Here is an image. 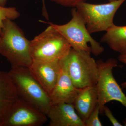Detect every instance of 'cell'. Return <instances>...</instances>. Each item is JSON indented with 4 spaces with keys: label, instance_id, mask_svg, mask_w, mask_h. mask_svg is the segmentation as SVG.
Wrapping results in <instances>:
<instances>
[{
    "label": "cell",
    "instance_id": "e0dca14e",
    "mask_svg": "<svg viewBox=\"0 0 126 126\" xmlns=\"http://www.w3.org/2000/svg\"><path fill=\"white\" fill-rule=\"evenodd\" d=\"M52 2L66 7H75L79 3L87 0H50Z\"/></svg>",
    "mask_w": 126,
    "mask_h": 126
},
{
    "label": "cell",
    "instance_id": "52a82bcc",
    "mask_svg": "<svg viewBox=\"0 0 126 126\" xmlns=\"http://www.w3.org/2000/svg\"><path fill=\"white\" fill-rule=\"evenodd\" d=\"M98 77L96 86L98 94V106L100 113H103L106 104L117 101L126 108V96L113 77V69L118 66V61L113 58L106 61H97Z\"/></svg>",
    "mask_w": 126,
    "mask_h": 126
},
{
    "label": "cell",
    "instance_id": "7a4b0ae2",
    "mask_svg": "<svg viewBox=\"0 0 126 126\" xmlns=\"http://www.w3.org/2000/svg\"><path fill=\"white\" fill-rule=\"evenodd\" d=\"M19 97L47 115L52 105L49 94L33 76L29 68H11L8 72Z\"/></svg>",
    "mask_w": 126,
    "mask_h": 126
},
{
    "label": "cell",
    "instance_id": "8992f818",
    "mask_svg": "<svg viewBox=\"0 0 126 126\" xmlns=\"http://www.w3.org/2000/svg\"><path fill=\"white\" fill-rule=\"evenodd\" d=\"M126 0H117L106 4L81 2L75 7L82 16L90 34L107 31L114 25L117 11Z\"/></svg>",
    "mask_w": 126,
    "mask_h": 126
},
{
    "label": "cell",
    "instance_id": "2e32d148",
    "mask_svg": "<svg viewBox=\"0 0 126 126\" xmlns=\"http://www.w3.org/2000/svg\"><path fill=\"white\" fill-rule=\"evenodd\" d=\"M99 109L97 105L89 116L84 122L85 126H102L101 122L99 119Z\"/></svg>",
    "mask_w": 126,
    "mask_h": 126
},
{
    "label": "cell",
    "instance_id": "9a60e30c",
    "mask_svg": "<svg viewBox=\"0 0 126 126\" xmlns=\"http://www.w3.org/2000/svg\"><path fill=\"white\" fill-rule=\"evenodd\" d=\"M20 16V14L16 8L5 7L0 6V35L4 26V22L6 19L14 20Z\"/></svg>",
    "mask_w": 126,
    "mask_h": 126
},
{
    "label": "cell",
    "instance_id": "7c38bea8",
    "mask_svg": "<svg viewBox=\"0 0 126 126\" xmlns=\"http://www.w3.org/2000/svg\"><path fill=\"white\" fill-rule=\"evenodd\" d=\"M19 98L8 72L0 70V126Z\"/></svg>",
    "mask_w": 126,
    "mask_h": 126
},
{
    "label": "cell",
    "instance_id": "30bf717a",
    "mask_svg": "<svg viewBox=\"0 0 126 126\" xmlns=\"http://www.w3.org/2000/svg\"><path fill=\"white\" fill-rule=\"evenodd\" d=\"M47 116L49 126H85L73 104H52Z\"/></svg>",
    "mask_w": 126,
    "mask_h": 126
},
{
    "label": "cell",
    "instance_id": "5bb4252c",
    "mask_svg": "<svg viewBox=\"0 0 126 126\" xmlns=\"http://www.w3.org/2000/svg\"><path fill=\"white\" fill-rule=\"evenodd\" d=\"M101 41L120 54H126V25L114 24L106 31Z\"/></svg>",
    "mask_w": 126,
    "mask_h": 126
},
{
    "label": "cell",
    "instance_id": "5b68a950",
    "mask_svg": "<svg viewBox=\"0 0 126 126\" xmlns=\"http://www.w3.org/2000/svg\"><path fill=\"white\" fill-rule=\"evenodd\" d=\"M71 13L72 19L64 24H55L50 22L47 23L63 36L72 48L92 53L96 56L102 53L104 48L91 36L83 18L75 7L72 9Z\"/></svg>",
    "mask_w": 126,
    "mask_h": 126
},
{
    "label": "cell",
    "instance_id": "9c48e42d",
    "mask_svg": "<svg viewBox=\"0 0 126 126\" xmlns=\"http://www.w3.org/2000/svg\"><path fill=\"white\" fill-rule=\"evenodd\" d=\"M29 68L34 78L49 95L59 75L61 70L60 61L33 60Z\"/></svg>",
    "mask_w": 126,
    "mask_h": 126
},
{
    "label": "cell",
    "instance_id": "3957f363",
    "mask_svg": "<svg viewBox=\"0 0 126 126\" xmlns=\"http://www.w3.org/2000/svg\"><path fill=\"white\" fill-rule=\"evenodd\" d=\"M86 51L71 48L65 58L60 61L75 86L82 89L96 84L98 77L97 63Z\"/></svg>",
    "mask_w": 126,
    "mask_h": 126
},
{
    "label": "cell",
    "instance_id": "44dd1931",
    "mask_svg": "<svg viewBox=\"0 0 126 126\" xmlns=\"http://www.w3.org/2000/svg\"><path fill=\"white\" fill-rule=\"evenodd\" d=\"M117 0H109V1H113Z\"/></svg>",
    "mask_w": 126,
    "mask_h": 126
},
{
    "label": "cell",
    "instance_id": "4fadbf2b",
    "mask_svg": "<svg viewBox=\"0 0 126 126\" xmlns=\"http://www.w3.org/2000/svg\"><path fill=\"white\" fill-rule=\"evenodd\" d=\"M73 104L77 113L84 122L98 105L96 85L82 89Z\"/></svg>",
    "mask_w": 126,
    "mask_h": 126
},
{
    "label": "cell",
    "instance_id": "8fae6325",
    "mask_svg": "<svg viewBox=\"0 0 126 126\" xmlns=\"http://www.w3.org/2000/svg\"><path fill=\"white\" fill-rule=\"evenodd\" d=\"M60 66L58 79L49 94L50 98L52 104L58 103L73 104L82 89L78 88L75 86L65 70Z\"/></svg>",
    "mask_w": 126,
    "mask_h": 126
},
{
    "label": "cell",
    "instance_id": "6da1fadb",
    "mask_svg": "<svg viewBox=\"0 0 126 126\" xmlns=\"http://www.w3.org/2000/svg\"><path fill=\"white\" fill-rule=\"evenodd\" d=\"M30 41L13 20L4 21L0 35V54L6 59L11 68H29L31 65L33 60L30 51Z\"/></svg>",
    "mask_w": 126,
    "mask_h": 126
},
{
    "label": "cell",
    "instance_id": "ac0fdd59",
    "mask_svg": "<svg viewBox=\"0 0 126 126\" xmlns=\"http://www.w3.org/2000/svg\"><path fill=\"white\" fill-rule=\"evenodd\" d=\"M103 113H104L106 117L109 119L110 122L114 126H122L121 124L113 115L111 111L110 110L108 107L105 106L103 109Z\"/></svg>",
    "mask_w": 126,
    "mask_h": 126
},
{
    "label": "cell",
    "instance_id": "ffe728a7",
    "mask_svg": "<svg viewBox=\"0 0 126 126\" xmlns=\"http://www.w3.org/2000/svg\"><path fill=\"white\" fill-rule=\"evenodd\" d=\"M7 0H0V6H5Z\"/></svg>",
    "mask_w": 126,
    "mask_h": 126
},
{
    "label": "cell",
    "instance_id": "ba28073f",
    "mask_svg": "<svg viewBox=\"0 0 126 126\" xmlns=\"http://www.w3.org/2000/svg\"><path fill=\"white\" fill-rule=\"evenodd\" d=\"M47 121L44 113L19 98L0 126H41Z\"/></svg>",
    "mask_w": 126,
    "mask_h": 126
},
{
    "label": "cell",
    "instance_id": "d6986e66",
    "mask_svg": "<svg viewBox=\"0 0 126 126\" xmlns=\"http://www.w3.org/2000/svg\"><path fill=\"white\" fill-rule=\"evenodd\" d=\"M118 59L119 61L126 64V54H120ZM121 85L123 88H126V81L123 82Z\"/></svg>",
    "mask_w": 126,
    "mask_h": 126
},
{
    "label": "cell",
    "instance_id": "277c9868",
    "mask_svg": "<svg viewBox=\"0 0 126 126\" xmlns=\"http://www.w3.org/2000/svg\"><path fill=\"white\" fill-rule=\"evenodd\" d=\"M71 46L63 36L51 25L31 41L33 60L60 61L67 55Z\"/></svg>",
    "mask_w": 126,
    "mask_h": 126
}]
</instances>
